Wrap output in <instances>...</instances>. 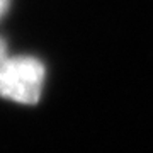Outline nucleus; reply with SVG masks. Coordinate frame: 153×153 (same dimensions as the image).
Returning a JSON list of instances; mask_svg holds the SVG:
<instances>
[{
	"label": "nucleus",
	"mask_w": 153,
	"mask_h": 153,
	"mask_svg": "<svg viewBox=\"0 0 153 153\" xmlns=\"http://www.w3.org/2000/svg\"><path fill=\"white\" fill-rule=\"evenodd\" d=\"M7 9H9V0H0V19L4 17Z\"/></svg>",
	"instance_id": "nucleus-3"
},
{
	"label": "nucleus",
	"mask_w": 153,
	"mask_h": 153,
	"mask_svg": "<svg viewBox=\"0 0 153 153\" xmlns=\"http://www.w3.org/2000/svg\"><path fill=\"white\" fill-rule=\"evenodd\" d=\"M44 65L33 56L7 58L0 66V97L17 104H36L44 85Z\"/></svg>",
	"instance_id": "nucleus-1"
},
{
	"label": "nucleus",
	"mask_w": 153,
	"mask_h": 153,
	"mask_svg": "<svg viewBox=\"0 0 153 153\" xmlns=\"http://www.w3.org/2000/svg\"><path fill=\"white\" fill-rule=\"evenodd\" d=\"M7 58H9V55H7V46H5V43L0 39V66L7 61Z\"/></svg>",
	"instance_id": "nucleus-2"
}]
</instances>
